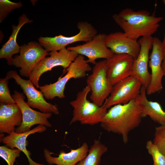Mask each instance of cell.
Listing matches in <instances>:
<instances>
[{"instance_id":"cell-12","label":"cell","mask_w":165,"mask_h":165,"mask_svg":"<svg viewBox=\"0 0 165 165\" xmlns=\"http://www.w3.org/2000/svg\"><path fill=\"white\" fill-rule=\"evenodd\" d=\"M105 33H99L90 41L75 46L68 47L67 49L73 51L78 55L85 56L89 63L95 65L96 60L99 58L108 59L111 57L114 53L108 47L106 43Z\"/></svg>"},{"instance_id":"cell-9","label":"cell","mask_w":165,"mask_h":165,"mask_svg":"<svg viewBox=\"0 0 165 165\" xmlns=\"http://www.w3.org/2000/svg\"><path fill=\"white\" fill-rule=\"evenodd\" d=\"M142 86L140 81L132 75L125 78L113 86L102 106L108 109L116 105L128 103L138 97Z\"/></svg>"},{"instance_id":"cell-2","label":"cell","mask_w":165,"mask_h":165,"mask_svg":"<svg viewBox=\"0 0 165 165\" xmlns=\"http://www.w3.org/2000/svg\"><path fill=\"white\" fill-rule=\"evenodd\" d=\"M115 22L128 37L137 40L140 37L152 36L160 27L161 17L151 15L146 10L134 11L126 8L112 16Z\"/></svg>"},{"instance_id":"cell-29","label":"cell","mask_w":165,"mask_h":165,"mask_svg":"<svg viewBox=\"0 0 165 165\" xmlns=\"http://www.w3.org/2000/svg\"><path fill=\"white\" fill-rule=\"evenodd\" d=\"M162 44L163 48L165 50V31L164 32V36L163 38V40L162 42Z\"/></svg>"},{"instance_id":"cell-26","label":"cell","mask_w":165,"mask_h":165,"mask_svg":"<svg viewBox=\"0 0 165 165\" xmlns=\"http://www.w3.org/2000/svg\"><path fill=\"white\" fill-rule=\"evenodd\" d=\"M148 152L152 156L153 165H165V157L161 153L157 146L151 141L146 143Z\"/></svg>"},{"instance_id":"cell-15","label":"cell","mask_w":165,"mask_h":165,"mask_svg":"<svg viewBox=\"0 0 165 165\" xmlns=\"http://www.w3.org/2000/svg\"><path fill=\"white\" fill-rule=\"evenodd\" d=\"M134 58L126 54H114L106 59L108 65L107 78L112 86L131 75Z\"/></svg>"},{"instance_id":"cell-14","label":"cell","mask_w":165,"mask_h":165,"mask_svg":"<svg viewBox=\"0 0 165 165\" xmlns=\"http://www.w3.org/2000/svg\"><path fill=\"white\" fill-rule=\"evenodd\" d=\"M153 37L151 36L141 37L138 41L141 46L139 54L134 59L131 75L135 77L146 89L151 79V74L148 70L149 52L152 48Z\"/></svg>"},{"instance_id":"cell-21","label":"cell","mask_w":165,"mask_h":165,"mask_svg":"<svg viewBox=\"0 0 165 165\" xmlns=\"http://www.w3.org/2000/svg\"><path fill=\"white\" fill-rule=\"evenodd\" d=\"M146 89L142 86L138 97L141 108L142 118L148 116L154 122L161 125H165V112L158 102L148 100L146 96Z\"/></svg>"},{"instance_id":"cell-25","label":"cell","mask_w":165,"mask_h":165,"mask_svg":"<svg viewBox=\"0 0 165 165\" xmlns=\"http://www.w3.org/2000/svg\"><path fill=\"white\" fill-rule=\"evenodd\" d=\"M22 6L21 1L14 2L8 0H0V22H2L11 12Z\"/></svg>"},{"instance_id":"cell-1","label":"cell","mask_w":165,"mask_h":165,"mask_svg":"<svg viewBox=\"0 0 165 165\" xmlns=\"http://www.w3.org/2000/svg\"><path fill=\"white\" fill-rule=\"evenodd\" d=\"M141 112L138 97L127 104L112 106L101 123V126L108 132L121 135L123 142L126 143L129 132L141 122Z\"/></svg>"},{"instance_id":"cell-18","label":"cell","mask_w":165,"mask_h":165,"mask_svg":"<svg viewBox=\"0 0 165 165\" xmlns=\"http://www.w3.org/2000/svg\"><path fill=\"white\" fill-rule=\"evenodd\" d=\"M46 130V127L39 125L37 127L26 132L17 133L13 132L6 136H3L1 141L5 145L10 148H17L27 156L29 165H44L38 163L33 160L31 158V153L26 148L27 138L30 135L36 133H42Z\"/></svg>"},{"instance_id":"cell-30","label":"cell","mask_w":165,"mask_h":165,"mask_svg":"<svg viewBox=\"0 0 165 165\" xmlns=\"http://www.w3.org/2000/svg\"><path fill=\"white\" fill-rule=\"evenodd\" d=\"M163 2L164 6H165V0H163Z\"/></svg>"},{"instance_id":"cell-27","label":"cell","mask_w":165,"mask_h":165,"mask_svg":"<svg viewBox=\"0 0 165 165\" xmlns=\"http://www.w3.org/2000/svg\"><path fill=\"white\" fill-rule=\"evenodd\" d=\"M153 143L165 157V131L164 126L156 127Z\"/></svg>"},{"instance_id":"cell-4","label":"cell","mask_w":165,"mask_h":165,"mask_svg":"<svg viewBox=\"0 0 165 165\" xmlns=\"http://www.w3.org/2000/svg\"><path fill=\"white\" fill-rule=\"evenodd\" d=\"M92 70L84 56L78 55L68 68L64 76L53 83L40 86L39 88L47 99L52 100L57 97L63 98L65 97L64 90L68 81L72 78H83L87 72Z\"/></svg>"},{"instance_id":"cell-22","label":"cell","mask_w":165,"mask_h":165,"mask_svg":"<svg viewBox=\"0 0 165 165\" xmlns=\"http://www.w3.org/2000/svg\"><path fill=\"white\" fill-rule=\"evenodd\" d=\"M107 150V147L99 140L95 139L87 156L76 165H100L101 156Z\"/></svg>"},{"instance_id":"cell-20","label":"cell","mask_w":165,"mask_h":165,"mask_svg":"<svg viewBox=\"0 0 165 165\" xmlns=\"http://www.w3.org/2000/svg\"><path fill=\"white\" fill-rule=\"evenodd\" d=\"M18 20L17 25H12V33L8 41L2 46L0 50V58L5 59L9 65H12L13 60L12 56L20 53V46L16 42L17 34L24 25L32 22V20H30L25 14L20 16Z\"/></svg>"},{"instance_id":"cell-24","label":"cell","mask_w":165,"mask_h":165,"mask_svg":"<svg viewBox=\"0 0 165 165\" xmlns=\"http://www.w3.org/2000/svg\"><path fill=\"white\" fill-rule=\"evenodd\" d=\"M21 151L17 148H10L6 145L0 147V156L8 165H14L16 158L19 157Z\"/></svg>"},{"instance_id":"cell-19","label":"cell","mask_w":165,"mask_h":165,"mask_svg":"<svg viewBox=\"0 0 165 165\" xmlns=\"http://www.w3.org/2000/svg\"><path fill=\"white\" fill-rule=\"evenodd\" d=\"M88 149V144L84 142L80 147L75 149H72L68 153L61 151L57 157L52 156V152L46 148L44 150V155L46 161L50 165H76L86 157Z\"/></svg>"},{"instance_id":"cell-16","label":"cell","mask_w":165,"mask_h":165,"mask_svg":"<svg viewBox=\"0 0 165 165\" xmlns=\"http://www.w3.org/2000/svg\"><path fill=\"white\" fill-rule=\"evenodd\" d=\"M106 43L114 54H128L134 59L138 56L141 48L140 44L137 40L130 38L121 32L106 35Z\"/></svg>"},{"instance_id":"cell-28","label":"cell","mask_w":165,"mask_h":165,"mask_svg":"<svg viewBox=\"0 0 165 165\" xmlns=\"http://www.w3.org/2000/svg\"><path fill=\"white\" fill-rule=\"evenodd\" d=\"M164 58L161 64L162 68L164 74V76H165V50L164 49Z\"/></svg>"},{"instance_id":"cell-23","label":"cell","mask_w":165,"mask_h":165,"mask_svg":"<svg viewBox=\"0 0 165 165\" xmlns=\"http://www.w3.org/2000/svg\"><path fill=\"white\" fill-rule=\"evenodd\" d=\"M12 78L9 72L5 77L0 79V102L5 104H13L16 102L11 96L8 86L9 80Z\"/></svg>"},{"instance_id":"cell-3","label":"cell","mask_w":165,"mask_h":165,"mask_svg":"<svg viewBox=\"0 0 165 165\" xmlns=\"http://www.w3.org/2000/svg\"><path fill=\"white\" fill-rule=\"evenodd\" d=\"M90 91V88L86 86L78 92L75 99L70 102L73 108L70 125L79 121L82 125H93L102 121L107 109L88 100L87 95Z\"/></svg>"},{"instance_id":"cell-13","label":"cell","mask_w":165,"mask_h":165,"mask_svg":"<svg viewBox=\"0 0 165 165\" xmlns=\"http://www.w3.org/2000/svg\"><path fill=\"white\" fill-rule=\"evenodd\" d=\"M152 45V50L148 61L151 70V79L146 89L147 95L158 92L163 89L162 80L164 74L161 64L164 58V49L162 42L157 37H153Z\"/></svg>"},{"instance_id":"cell-17","label":"cell","mask_w":165,"mask_h":165,"mask_svg":"<svg viewBox=\"0 0 165 165\" xmlns=\"http://www.w3.org/2000/svg\"><path fill=\"white\" fill-rule=\"evenodd\" d=\"M21 111L16 104L0 105V132L8 134L15 131L22 121Z\"/></svg>"},{"instance_id":"cell-6","label":"cell","mask_w":165,"mask_h":165,"mask_svg":"<svg viewBox=\"0 0 165 165\" xmlns=\"http://www.w3.org/2000/svg\"><path fill=\"white\" fill-rule=\"evenodd\" d=\"M107 69L106 59L97 62L86 80L87 86L91 91L90 99L100 106L103 105L113 88L107 77Z\"/></svg>"},{"instance_id":"cell-11","label":"cell","mask_w":165,"mask_h":165,"mask_svg":"<svg viewBox=\"0 0 165 165\" xmlns=\"http://www.w3.org/2000/svg\"><path fill=\"white\" fill-rule=\"evenodd\" d=\"M12 97L19 107L22 115V121L20 126L16 129L15 132L20 133L28 131L35 124L42 125L48 127L52 126L48 119L52 113H44L33 110L24 101V94L16 90Z\"/></svg>"},{"instance_id":"cell-32","label":"cell","mask_w":165,"mask_h":165,"mask_svg":"<svg viewBox=\"0 0 165 165\" xmlns=\"http://www.w3.org/2000/svg\"></svg>"},{"instance_id":"cell-10","label":"cell","mask_w":165,"mask_h":165,"mask_svg":"<svg viewBox=\"0 0 165 165\" xmlns=\"http://www.w3.org/2000/svg\"><path fill=\"white\" fill-rule=\"evenodd\" d=\"M9 72L12 78L15 80L16 84L22 89L27 98V103L30 107L38 109L44 113L59 114L57 105L47 102L42 93L35 89L30 80L22 79L16 71L11 70Z\"/></svg>"},{"instance_id":"cell-5","label":"cell","mask_w":165,"mask_h":165,"mask_svg":"<svg viewBox=\"0 0 165 165\" xmlns=\"http://www.w3.org/2000/svg\"><path fill=\"white\" fill-rule=\"evenodd\" d=\"M77 27L79 32L76 35L70 37L61 35L54 37H40L38 38L39 43L48 52L58 51L76 42H88L98 34L94 26L87 21H79Z\"/></svg>"},{"instance_id":"cell-8","label":"cell","mask_w":165,"mask_h":165,"mask_svg":"<svg viewBox=\"0 0 165 165\" xmlns=\"http://www.w3.org/2000/svg\"><path fill=\"white\" fill-rule=\"evenodd\" d=\"M19 53L13 58L12 65L20 68L21 76L29 78L37 64L49 55L39 43L33 41L20 46Z\"/></svg>"},{"instance_id":"cell-7","label":"cell","mask_w":165,"mask_h":165,"mask_svg":"<svg viewBox=\"0 0 165 165\" xmlns=\"http://www.w3.org/2000/svg\"><path fill=\"white\" fill-rule=\"evenodd\" d=\"M49 55L50 57H45L37 64L29 78L37 89L39 88V80L43 73L57 66H61L66 71L78 55L66 48L58 51L50 52Z\"/></svg>"},{"instance_id":"cell-31","label":"cell","mask_w":165,"mask_h":165,"mask_svg":"<svg viewBox=\"0 0 165 165\" xmlns=\"http://www.w3.org/2000/svg\"><path fill=\"white\" fill-rule=\"evenodd\" d=\"M164 130L165 131V125L164 126Z\"/></svg>"}]
</instances>
